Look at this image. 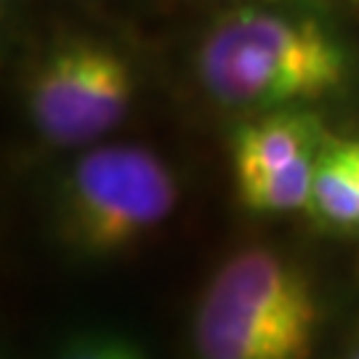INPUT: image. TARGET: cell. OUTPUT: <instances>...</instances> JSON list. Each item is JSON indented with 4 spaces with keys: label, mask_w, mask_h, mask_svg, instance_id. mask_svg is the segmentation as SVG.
<instances>
[{
    "label": "cell",
    "mask_w": 359,
    "mask_h": 359,
    "mask_svg": "<svg viewBox=\"0 0 359 359\" xmlns=\"http://www.w3.org/2000/svg\"><path fill=\"white\" fill-rule=\"evenodd\" d=\"M317 327L306 277L266 248H248L213 274L192 338L200 359H309Z\"/></svg>",
    "instance_id": "cell-2"
},
{
    "label": "cell",
    "mask_w": 359,
    "mask_h": 359,
    "mask_svg": "<svg viewBox=\"0 0 359 359\" xmlns=\"http://www.w3.org/2000/svg\"><path fill=\"white\" fill-rule=\"evenodd\" d=\"M179 203L173 170L147 147H96L67 168L53 197V231L77 256L128 250Z\"/></svg>",
    "instance_id": "cell-3"
},
{
    "label": "cell",
    "mask_w": 359,
    "mask_h": 359,
    "mask_svg": "<svg viewBox=\"0 0 359 359\" xmlns=\"http://www.w3.org/2000/svg\"><path fill=\"white\" fill-rule=\"evenodd\" d=\"M317 142V123L309 115L277 112L248 123L234 136V173L237 181L293 163L311 152Z\"/></svg>",
    "instance_id": "cell-5"
},
{
    "label": "cell",
    "mask_w": 359,
    "mask_h": 359,
    "mask_svg": "<svg viewBox=\"0 0 359 359\" xmlns=\"http://www.w3.org/2000/svg\"><path fill=\"white\" fill-rule=\"evenodd\" d=\"M351 359H359V348L354 351V354H351Z\"/></svg>",
    "instance_id": "cell-11"
},
{
    "label": "cell",
    "mask_w": 359,
    "mask_h": 359,
    "mask_svg": "<svg viewBox=\"0 0 359 359\" xmlns=\"http://www.w3.org/2000/svg\"><path fill=\"white\" fill-rule=\"evenodd\" d=\"M311 208L335 226H359V173L346 144H330L317 154Z\"/></svg>",
    "instance_id": "cell-6"
},
{
    "label": "cell",
    "mask_w": 359,
    "mask_h": 359,
    "mask_svg": "<svg viewBox=\"0 0 359 359\" xmlns=\"http://www.w3.org/2000/svg\"><path fill=\"white\" fill-rule=\"evenodd\" d=\"M346 149L351 152V157L359 163V142H346Z\"/></svg>",
    "instance_id": "cell-10"
},
{
    "label": "cell",
    "mask_w": 359,
    "mask_h": 359,
    "mask_svg": "<svg viewBox=\"0 0 359 359\" xmlns=\"http://www.w3.org/2000/svg\"><path fill=\"white\" fill-rule=\"evenodd\" d=\"M133 93L136 77L123 53L96 40H67L38 59L25 104L48 144L83 147L126 120Z\"/></svg>",
    "instance_id": "cell-4"
},
{
    "label": "cell",
    "mask_w": 359,
    "mask_h": 359,
    "mask_svg": "<svg viewBox=\"0 0 359 359\" xmlns=\"http://www.w3.org/2000/svg\"><path fill=\"white\" fill-rule=\"evenodd\" d=\"M197 72L208 93L226 107L277 109L338 88L346 56L317 19L243 8L205 35Z\"/></svg>",
    "instance_id": "cell-1"
},
{
    "label": "cell",
    "mask_w": 359,
    "mask_h": 359,
    "mask_svg": "<svg viewBox=\"0 0 359 359\" xmlns=\"http://www.w3.org/2000/svg\"><path fill=\"white\" fill-rule=\"evenodd\" d=\"M115 359H147V354L142 351L139 344H133V341H128V338H123V335H120Z\"/></svg>",
    "instance_id": "cell-9"
},
{
    "label": "cell",
    "mask_w": 359,
    "mask_h": 359,
    "mask_svg": "<svg viewBox=\"0 0 359 359\" xmlns=\"http://www.w3.org/2000/svg\"><path fill=\"white\" fill-rule=\"evenodd\" d=\"M120 335L112 333H88L77 335L65 346L59 359H115Z\"/></svg>",
    "instance_id": "cell-8"
},
{
    "label": "cell",
    "mask_w": 359,
    "mask_h": 359,
    "mask_svg": "<svg viewBox=\"0 0 359 359\" xmlns=\"http://www.w3.org/2000/svg\"><path fill=\"white\" fill-rule=\"evenodd\" d=\"M314 168H317V152L311 149L269 173L240 179L237 181L240 200L250 210H261V213H287V210L311 208Z\"/></svg>",
    "instance_id": "cell-7"
}]
</instances>
